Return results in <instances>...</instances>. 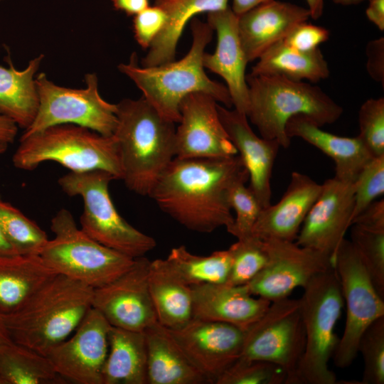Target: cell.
<instances>
[{"label": "cell", "instance_id": "28", "mask_svg": "<svg viewBox=\"0 0 384 384\" xmlns=\"http://www.w3.org/2000/svg\"><path fill=\"white\" fill-rule=\"evenodd\" d=\"M166 14L163 29L148 48L142 65L156 66L175 60L177 45L185 26L199 14L222 11L228 0H155Z\"/></svg>", "mask_w": 384, "mask_h": 384}, {"label": "cell", "instance_id": "36", "mask_svg": "<svg viewBox=\"0 0 384 384\" xmlns=\"http://www.w3.org/2000/svg\"><path fill=\"white\" fill-rule=\"evenodd\" d=\"M228 249L232 256V266L225 284H247L267 262L268 257L264 241L252 235L238 240Z\"/></svg>", "mask_w": 384, "mask_h": 384}, {"label": "cell", "instance_id": "6", "mask_svg": "<svg viewBox=\"0 0 384 384\" xmlns=\"http://www.w3.org/2000/svg\"><path fill=\"white\" fill-rule=\"evenodd\" d=\"M12 161L16 168L25 171H32L45 161H55L72 172L103 170L115 179L122 178L114 136L70 124L55 125L20 138Z\"/></svg>", "mask_w": 384, "mask_h": 384}, {"label": "cell", "instance_id": "33", "mask_svg": "<svg viewBox=\"0 0 384 384\" xmlns=\"http://www.w3.org/2000/svg\"><path fill=\"white\" fill-rule=\"evenodd\" d=\"M180 277L190 286L200 284H225L232 266L229 249L207 256L191 253L181 245L174 247L166 258Z\"/></svg>", "mask_w": 384, "mask_h": 384}, {"label": "cell", "instance_id": "31", "mask_svg": "<svg viewBox=\"0 0 384 384\" xmlns=\"http://www.w3.org/2000/svg\"><path fill=\"white\" fill-rule=\"evenodd\" d=\"M252 75H274L297 81L317 82L327 78L330 70L319 48L302 52L288 46L283 41L266 50L252 68Z\"/></svg>", "mask_w": 384, "mask_h": 384}, {"label": "cell", "instance_id": "12", "mask_svg": "<svg viewBox=\"0 0 384 384\" xmlns=\"http://www.w3.org/2000/svg\"><path fill=\"white\" fill-rule=\"evenodd\" d=\"M305 346L299 300L272 302L266 312L245 330L240 358L270 362L287 374L292 384Z\"/></svg>", "mask_w": 384, "mask_h": 384}, {"label": "cell", "instance_id": "21", "mask_svg": "<svg viewBox=\"0 0 384 384\" xmlns=\"http://www.w3.org/2000/svg\"><path fill=\"white\" fill-rule=\"evenodd\" d=\"M309 17L307 8L277 0L266 1L238 16V32L247 61L257 60Z\"/></svg>", "mask_w": 384, "mask_h": 384}, {"label": "cell", "instance_id": "54", "mask_svg": "<svg viewBox=\"0 0 384 384\" xmlns=\"http://www.w3.org/2000/svg\"><path fill=\"white\" fill-rule=\"evenodd\" d=\"M8 146L9 145L6 144H0V155L6 151Z\"/></svg>", "mask_w": 384, "mask_h": 384}, {"label": "cell", "instance_id": "18", "mask_svg": "<svg viewBox=\"0 0 384 384\" xmlns=\"http://www.w3.org/2000/svg\"><path fill=\"white\" fill-rule=\"evenodd\" d=\"M354 193V182L341 181L334 176L326 180L302 225L296 243L334 260L351 226Z\"/></svg>", "mask_w": 384, "mask_h": 384}, {"label": "cell", "instance_id": "25", "mask_svg": "<svg viewBox=\"0 0 384 384\" xmlns=\"http://www.w3.org/2000/svg\"><path fill=\"white\" fill-rule=\"evenodd\" d=\"M147 351V384H203L207 380L193 366L158 321L144 331Z\"/></svg>", "mask_w": 384, "mask_h": 384}, {"label": "cell", "instance_id": "41", "mask_svg": "<svg viewBox=\"0 0 384 384\" xmlns=\"http://www.w3.org/2000/svg\"><path fill=\"white\" fill-rule=\"evenodd\" d=\"M354 185L351 225L365 208L384 193V155L372 158L359 173Z\"/></svg>", "mask_w": 384, "mask_h": 384}, {"label": "cell", "instance_id": "38", "mask_svg": "<svg viewBox=\"0 0 384 384\" xmlns=\"http://www.w3.org/2000/svg\"><path fill=\"white\" fill-rule=\"evenodd\" d=\"M363 359L361 384L384 383V316L372 323L361 335L358 353Z\"/></svg>", "mask_w": 384, "mask_h": 384}, {"label": "cell", "instance_id": "32", "mask_svg": "<svg viewBox=\"0 0 384 384\" xmlns=\"http://www.w3.org/2000/svg\"><path fill=\"white\" fill-rule=\"evenodd\" d=\"M48 358L14 343L0 351V384H61Z\"/></svg>", "mask_w": 384, "mask_h": 384}, {"label": "cell", "instance_id": "4", "mask_svg": "<svg viewBox=\"0 0 384 384\" xmlns=\"http://www.w3.org/2000/svg\"><path fill=\"white\" fill-rule=\"evenodd\" d=\"M92 295L91 287L58 274L18 310L1 316L14 343L46 356L77 329Z\"/></svg>", "mask_w": 384, "mask_h": 384}, {"label": "cell", "instance_id": "11", "mask_svg": "<svg viewBox=\"0 0 384 384\" xmlns=\"http://www.w3.org/2000/svg\"><path fill=\"white\" fill-rule=\"evenodd\" d=\"M346 317L343 336L333 354L338 368L350 366L358 354L360 338L376 319L384 316V299L377 292L350 240L344 238L334 257Z\"/></svg>", "mask_w": 384, "mask_h": 384}, {"label": "cell", "instance_id": "47", "mask_svg": "<svg viewBox=\"0 0 384 384\" xmlns=\"http://www.w3.org/2000/svg\"><path fill=\"white\" fill-rule=\"evenodd\" d=\"M116 10L135 16L149 6V0H111Z\"/></svg>", "mask_w": 384, "mask_h": 384}, {"label": "cell", "instance_id": "55", "mask_svg": "<svg viewBox=\"0 0 384 384\" xmlns=\"http://www.w3.org/2000/svg\"><path fill=\"white\" fill-rule=\"evenodd\" d=\"M2 1V0H0V1Z\"/></svg>", "mask_w": 384, "mask_h": 384}, {"label": "cell", "instance_id": "1", "mask_svg": "<svg viewBox=\"0 0 384 384\" xmlns=\"http://www.w3.org/2000/svg\"><path fill=\"white\" fill-rule=\"evenodd\" d=\"M249 175L238 154L228 157L174 158L149 194L159 208L186 228L210 233L227 230L234 216L228 192Z\"/></svg>", "mask_w": 384, "mask_h": 384}, {"label": "cell", "instance_id": "15", "mask_svg": "<svg viewBox=\"0 0 384 384\" xmlns=\"http://www.w3.org/2000/svg\"><path fill=\"white\" fill-rule=\"evenodd\" d=\"M110 327L105 318L92 307L73 336L52 348L46 356L65 380L78 384H103Z\"/></svg>", "mask_w": 384, "mask_h": 384}, {"label": "cell", "instance_id": "24", "mask_svg": "<svg viewBox=\"0 0 384 384\" xmlns=\"http://www.w3.org/2000/svg\"><path fill=\"white\" fill-rule=\"evenodd\" d=\"M321 127L308 117L297 115L287 122L286 133L289 139L300 138L329 156L335 164L334 177L346 182H355L373 156L358 135L341 137Z\"/></svg>", "mask_w": 384, "mask_h": 384}, {"label": "cell", "instance_id": "14", "mask_svg": "<svg viewBox=\"0 0 384 384\" xmlns=\"http://www.w3.org/2000/svg\"><path fill=\"white\" fill-rule=\"evenodd\" d=\"M150 260L145 256L109 283L93 289L92 306L114 327L144 331L157 321L149 288Z\"/></svg>", "mask_w": 384, "mask_h": 384}, {"label": "cell", "instance_id": "9", "mask_svg": "<svg viewBox=\"0 0 384 384\" xmlns=\"http://www.w3.org/2000/svg\"><path fill=\"white\" fill-rule=\"evenodd\" d=\"M55 237L48 240L39 255L57 274L92 288L114 280L134 259L95 241L77 227L74 218L62 208L51 220Z\"/></svg>", "mask_w": 384, "mask_h": 384}, {"label": "cell", "instance_id": "10", "mask_svg": "<svg viewBox=\"0 0 384 384\" xmlns=\"http://www.w3.org/2000/svg\"><path fill=\"white\" fill-rule=\"evenodd\" d=\"M35 80L38 108L21 138L66 124L83 127L107 137L113 135L117 124V104L101 97L95 73L85 75L86 87L83 89L58 86L43 73L36 75Z\"/></svg>", "mask_w": 384, "mask_h": 384}, {"label": "cell", "instance_id": "17", "mask_svg": "<svg viewBox=\"0 0 384 384\" xmlns=\"http://www.w3.org/2000/svg\"><path fill=\"white\" fill-rule=\"evenodd\" d=\"M218 104L203 92L191 93L182 100L180 119L175 132V158L228 157L238 154L220 121Z\"/></svg>", "mask_w": 384, "mask_h": 384}, {"label": "cell", "instance_id": "16", "mask_svg": "<svg viewBox=\"0 0 384 384\" xmlns=\"http://www.w3.org/2000/svg\"><path fill=\"white\" fill-rule=\"evenodd\" d=\"M169 330L208 383L215 384L240 358L245 332L232 324L196 318L180 328Z\"/></svg>", "mask_w": 384, "mask_h": 384}, {"label": "cell", "instance_id": "39", "mask_svg": "<svg viewBox=\"0 0 384 384\" xmlns=\"http://www.w3.org/2000/svg\"><path fill=\"white\" fill-rule=\"evenodd\" d=\"M247 181L243 178L235 181L228 192L229 206L235 213L228 232L238 240L252 235L254 225L262 209L253 192L245 186Z\"/></svg>", "mask_w": 384, "mask_h": 384}, {"label": "cell", "instance_id": "42", "mask_svg": "<svg viewBox=\"0 0 384 384\" xmlns=\"http://www.w3.org/2000/svg\"><path fill=\"white\" fill-rule=\"evenodd\" d=\"M166 14L158 6H149L134 16L133 31L137 43L148 49L164 28Z\"/></svg>", "mask_w": 384, "mask_h": 384}, {"label": "cell", "instance_id": "52", "mask_svg": "<svg viewBox=\"0 0 384 384\" xmlns=\"http://www.w3.org/2000/svg\"><path fill=\"white\" fill-rule=\"evenodd\" d=\"M17 255L12 247L5 240L0 231V256H11Z\"/></svg>", "mask_w": 384, "mask_h": 384}, {"label": "cell", "instance_id": "49", "mask_svg": "<svg viewBox=\"0 0 384 384\" xmlns=\"http://www.w3.org/2000/svg\"><path fill=\"white\" fill-rule=\"evenodd\" d=\"M266 1L268 0H233L231 9L237 16H240Z\"/></svg>", "mask_w": 384, "mask_h": 384}, {"label": "cell", "instance_id": "43", "mask_svg": "<svg viewBox=\"0 0 384 384\" xmlns=\"http://www.w3.org/2000/svg\"><path fill=\"white\" fill-rule=\"evenodd\" d=\"M329 36L328 29L304 21L294 26L282 41L295 50L310 52L318 49Z\"/></svg>", "mask_w": 384, "mask_h": 384}, {"label": "cell", "instance_id": "34", "mask_svg": "<svg viewBox=\"0 0 384 384\" xmlns=\"http://www.w3.org/2000/svg\"><path fill=\"white\" fill-rule=\"evenodd\" d=\"M0 231L17 255H39L48 240L34 221L1 197Z\"/></svg>", "mask_w": 384, "mask_h": 384}, {"label": "cell", "instance_id": "19", "mask_svg": "<svg viewBox=\"0 0 384 384\" xmlns=\"http://www.w3.org/2000/svg\"><path fill=\"white\" fill-rule=\"evenodd\" d=\"M207 23L216 33L217 45L213 53L203 54V67L225 80L234 109L247 114L249 93L245 70L248 62L240 38L238 16L228 7L208 13Z\"/></svg>", "mask_w": 384, "mask_h": 384}, {"label": "cell", "instance_id": "51", "mask_svg": "<svg viewBox=\"0 0 384 384\" xmlns=\"http://www.w3.org/2000/svg\"><path fill=\"white\" fill-rule=\"evenodd\" d=\"M14 343L4 326L1 316L0 315V351L8 348Z\"/></svg>", "mask_w": 384, "mask_h": 384}, {"label": "cell", "instance_id": "35", "mask_svg": "<svg viewBox=\"0 0 384 384\" xmlns=\"http://www.w3.org/2000/svg\"><path fill=\"white\" fill-rule=\"evenodd\" d=\"M351 242L358 252L377 292L384 299V230L352 225Z\"/></svg>", "mask_w": 384, "mask_h": 384}, {"label": "cell", "instance_id": "22", "mask_svg": "<svg viewBox=\"0 0 384 384\" xmlns=\"http://www.w3.org/2000/svg\"><path fill=\"white\" fill-rule=\"evenodd\" d=\"M193 317L247 329L267 310L271 302L252 295L246 284L192 285Z\"/></svg>", "mask_w": 384, "mask_h": 384}, {"label": "cell", "instance_id": "5", "mask_svg": "<svg viewBox=\"0 0 384 384\" xmlns=\"http://www.w3.org/2000/svg\"><path fill=\"white\" fill-rule=\"evenodd\" d=\"M249 104L247 117L260 137L276 140L281 147L291 144L286 133L289 119L303 115L320 127L336 122L343 107L319 87L274 75H246Z\"/></svg>", "mask_w": 384, "mask_h": 384}, {"label": "cell", "instance_id": "44", "mask_svg": "<svg viewBox=\"0 0 384 384\" xmlns=\"http://www.w3.org/2000/svg\"><path fill=\"white\" fill-rule=\"evenodd\" d=\"M366 69L370 77L384 85V38L369 41L366 46Z\"/></svg>", "mask_w": 384, "mask_h": 384}, {"label": "cell", "instance_id": "3", "mask_svg": "<svg viewBox=\"0 0 384 384\" xmlns=\"http://www.w3.org/2000/svg\"><path fill=\"white\" fill-rule=\"evenodd\" d=\"M117 142L122 178L128 189L149 196L176 157L175 123L165 119L143 97L117 104Z\"/></svg>", "mask_w": 384, "mask_h": 384}, {"label": "cell", "instance_id": "23", "mask_svg": "<svg viewBox=\"0 0 384 384\" xmlns=\"http://www.w3.org/2000/svg\"><path fill=\"white\" fill-rule=\"evenodd\" d=\"M321 188V184L309 176L293 171L281 199L261 210L252 235L261 240L295 241Z\"/></svg>", "mask_w": 384, "mask_h": 384}, {"label": "cell", "instance_id": "2", "mask_svg": "<svg viewBox=\"0 0 384 384\" xmlns=\"http://www.w3.org/2000/svg\"><path fill=\"white\" fill-rule=\"evenodd\" d=\"M191 30V48L178 60L146 67L138 65L134 53L128 63L118 65L119 70L142 91V97L162 117L175 124L180 119L181 102L191 93L203 92L228 108L233 107L227 87L209 78L203 67V57L213 38V28L207 22L193 18Z\"/></svg>", "mask_w": 384, "mask_h": 384}, {"label": "cell", "instance_id": "8", "mask_svg": "<svg viewBox=\"0 0 384 384\" xmlns=\"http://www.w3.org/2000/svg\"><path fill=\"white\" fill-rule=\"evenodd\" d=\"M115 178L103 170L72 172L58 179L70 196L84 203L80 218L81 230L99 243L132 258L145 256L156 245L155 240L128 223L118 213L109 192Z\"/></svg>", "mask_w": 384, "mask_h": 384}, {"label": "cell", "instance_id": "50", "mask_svg": "<svg viewBox=\"0 0 384 384\" xmlns=\"http://www.w3.org/2000/svg\"><path fill=\"white\" fill-rule=\"evenodd\" d=\"M310 17L313 19L319 18L324 12V0H305Z\"/></svg>", "mask_w": 384, "mask_h": 384}, {"label": "cell", "instance_id": "53", "mask_svg": "<svg viewBox=\"0 0 384 384\" xmlns=\"http://www.w3.org/2000/svg\"><path fill=\"white\" fill-rule=\"evenodd\" d=\"M365 0H333L336 4L341 6H352L361 4Z\"/></svg>", "mask_w": 384, "mask_h": 384}, {"label": "cell", "instance_id": "7", "mask_svg": "<svg viewBox=\"0 0 384 384\" xmlns=\"http://www.w3.org/2000/svg\"><path fill=\"white\" fill-rule=\"evenodd\" d=\"M303 288L299 300L305 346L292 384H336L329 361L339 340L334 328L344 302L334 265L316 274Z\"/></svg>", "mask_w": 384, "mask_h": 384}, {"label": "cell", "instance_id": "46", "mask_svg": "<svg viewBox=\"0 0 384 384\" xmlns=\"http://www.w3.org/2000/svg\"><path fill=\"white\" fill-rule=\"evenodd\" d=\"M368 6L366 10L368 19L378 28L384 31V0H368Z\"/></svg>", "mask_w": 384, "mask_h": 384}, {"label": "cell", "instance_id": "13", "mask_svg": "<svg viewBox=\"0 0 384 384\" xmlns=\"http://www.w3.org/2000/svg\"><path fill=\"white\" fill-rule=\"evenodd\" d=\"M267 252L265 267L247 284L250 292L270 302L289 297L314 277L334 265L329 255L295 241L262 240Z\"/></svg>", "mask_w": 384, "mask_h": 384}, {"label": "cell", "instance_id": "20", "mask_svg": "<svg viewBox=\"0 0 384 384\" xmlns=\"http://www.w3.org/2000/svg\"><path fill=\"white\" fill-rule=\"evenodd\" d=\"M218 110L222 124L248 172V187L262 208L267 207L271 204V177L279 144L257 135L246 114L220 104Z\"/></svg>", "mask_w": 384, "mask_h": 384}, {"label": "cell", "instance_id": "30", "mask_svg": "<svg viewBox=\"0 0 384 384\" xmlns=\"http://www.w3.org/2000/svg\"><path fill=\"white\" fill-rule=\"evenodd\" d=\"M43 58V55H40L31 60L24 70H18L8 55L6 61L9 67L0 65V115L24 129L31 125L38 111L35 75Z\"/></svg>", "mask_w": 384, "mask_h": 384}, {"label": "cell", "instance_id": "26", "mask_svg": "<svg viewBox=\"0 0 384 384\" xmlns=\"http://www.w3.org/2000/svg\"><path fill=\"white\" fill-rule=\"evenodd\" d=\"M148 280L159 323L169 329H175L192 319L191 287L166 259L150 261Z\"/></svg>", "mask_w": 384, "mask_h": 384}, {"label": "cell", "instance_id": "40", "mask_svg": "<svg viewBox=\"0 0 384 384\" xmlns=\"http://www.w3.org/2000/svg\"><path fill=\"white\" fill-rule=\"evenodd\" d=\"M358 136L373 157L384 155V98L366 100L358 111Z\"/></svg>", "mask_w": 384, "mask_h": 384}, {"label": "cell", "instance_id": "37", "mask_svg": "<svg viewBox=\"0 0 384 384\" xmlns=\"http://www.w3.org/2000/svg\"><path fill=\"white\" fill-rule=\"evenodd\" d=\"M287 380L285 370L276 364L239 358L215 384H286Z\"/></svg>", "mask_w": 384, "mask_h": 384}, {"label": "cell", "instance_id": "45", "mask_svg": "<svg viewBox=\"0 0 384 384\" xmlns=\"http://www.w3.org/2000/svg\"><path fill=\"white\" fill-rule=\"evenodd\" d=\"M373 230H384V199L375 201L353 221L352 225Z\"/></svg>", "mask_w": 384, "mask_h": 384}, {"label": "cell", "instance_id": "48", "mask_svg": "<svg viewBox=\"0 0 384 384\" xmlns=\"http://www.w3.org/2000/svg\"><path fill=\"white\" fill-rule=\"evenodd\" d=\"M18 125L11 119L0 115V144H9L14 142Z\"/></svg>", "mask_w": 384, "mask_h": 384}, {"label": "cell", "instance_id": "29", "mask_svg": "<svg viewBox=\"0 0 384 384\" xmlns=\"http://www.w3.org/2000/svg\"><path fill=\"white\" fill-rule=\"evenodd\" d=\"M103 384H147V351L144 331L110 327Z\"/></svg>", "mask_w": 384, "mask_h": 384}, {"label": "cell", "instance_id": "27", "mask_svg": "<svg viewBox=\"0 0 384 384\" xmlns=\"http://www.w3.org/2000/svg\"><path fill=\"white\" fill-rule=\"evenodd\" d=\"M56 274L39 255L0 256V315L18 310Z\"/></svg>", "mask_w": 384, "mask_h": 384}]
</instances>
